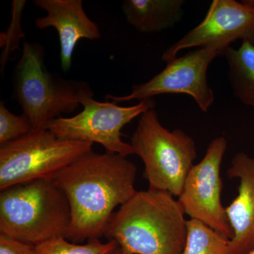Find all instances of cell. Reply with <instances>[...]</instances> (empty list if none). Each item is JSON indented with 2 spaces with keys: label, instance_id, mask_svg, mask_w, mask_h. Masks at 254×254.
<instances>
[{
  "label": "cell",
  "instance_id": "6da1fadb",
  "mask_svg": "<svg viewBox=\"0 0 254 254\" xmlns=\"http://www.w3.org/2000/svg\"><path fill=\"white\" fill-rule=\"evenodd\" d=\"M136 165L126 157L93 150L60 172L53 179L71 209L66 239L76 243L105 236L115 209L136 193Z\"/></svg>",
  "mask_w": 254,
  "mask_h": 254
},
{
  "label": "cell",
  "instance_id": "7a4b0ae2",
  "mask_svg": "<svg viewBox=\"0 0 254 254\" xmlns=\"http://www.w3.org/2000/svg\"><path fill=\"white\" fill-rule=\"evenodd\" d=\"M185 213L168 192L137 190L113 214L105 236L128 254H182Z\"/></svg>",
  "mask_w": 254,
  "mask_h": 254
},
{
  "label": "cell",
  "instance_id": "3957f363",
  "mask_svg": "<svg viewBox=\"0 0 254 254\" xmlns=\"http://www.w3.org/2000/svg\"><path fill=\"white\" fill-rule=\"evenodd\" d=\"M67 197L53 178L20 184L0 193V234L38 245L67 237L71 225Z\"/></svg>",
  "mask_w": 254,
  "mask_h": 254
},
{
  "label": "cell",
  "instance_id": "277c9868",
  "mask_svg": "<svg viewBox=\"0 0 254 254\" xmlns=\"http://www.w3.org/2000/svg\"><path fill=\"white\" fill-rule=\"evenodd\" d=\"M45 55L39 43L25 42L13 75L14 99L29 119L33 129L45 128L63 114L77 110L82 100L94 96L87 82L64 79L49 72Z\"/></svg>",
  "mask_w": 254,
  "mask_h": 254
},
{
  "label": "cell",
  "instance_id": "5b68a950",
  "mask_svg": "<svg viewBox=\"0 0 254 254\" xmlns=\"http://www.w3.org/2000/svg\"><path fill=\"white\" fill-rule=\"evenodd\" d=\"M130 144L144 165L148 189L180 196L196 158L194 140L181 129L163 127L153 107L140 116Z\"/></svg>",
  "mask_w": 254,
  "mask_h": 254
},
{
  "label": "cell",
  "instance_id": "8992f818",
  "mask_svg": "<svg viewBox=\"0 0 254 254\" xmlns=\"http://www.w3.org/2000/svg\"><path fill=\"white\" fill-rule=\"evenodd\" d=\"M93 143L62 139L46 128L0 146V190L26 182L54 178L88 152Z\"/></svg>",
  "mask_w": 254,
  "mask_h": 254
},
{
  "label": "cell",
  "instance_id": "52a82bcc",
  "mask_svg": "<svg viewBox=\"0 0 254 254\" xmlns=\"http://www.w3.org/2000/svg\"><path fill=\"white\" fill-rule=\"evenodd\" d=\"M83 110L71 118L55 119L45 127L62 139L73 140L103 145L108 153L123 157L133 154L130 143L122 139L125 125L155 107L153 99L142 100L129 107L116 103H102L93 98L82 100Z\"/></svg>",
  "mask_w": 254,
  "mask_h": 254
},
{
  "label": "cell",
  "instance_id": "ba28073f",
  "mask_svg": "<svg viewBox=\"0 0 254 254\" xmlns=\"http://www.w3.org/2000/svg\"><path fill=\"white\" fill-rule=\"evenodd\" d=\"M223 50L217 47L198 48L167 64L163 71L151 79L134 85L129 94L124 96L106 95L114 103L133 100H146L163 94H184L193 98L203 112L208 111L215 100L213 89L208 82V69Z\"/></svg>",
  "mask_w": 254,
  "mask_h": 254
},
{
  "label": "cell",
  "instance_id": "9c48e42d",
  "mask_svg": "<svg viewBox=\"0 0 254 254\" xmlns=\"http://www.w3.org/2000/svg\"><path fill=\"white\" fill-rule=\"evenodd\" d=\"M227 140L218 137L210 142L203 159L190 169L178 201L185 215L199 220L222 236L230 239L232 231L221 202L220 168Z\"/></svg>",
  "mask_w": 254,
  "mask_h": 254
},
{
  "label": "cell",
  "instance_id": "30bf717a",
  "mask_svg": "<svg viewBox=\"0 0 254 254\" xmlns=\"http://www.w3.org/2000/svg\"><path fill=\"white\" fill-rule=\"evenodd\" d=\"M238 40L254 44V0H214L203 21L165 50L162 60L170 63L187 48L224 50Z\"/></svg>",
  "mask_w": 254,
  "mask_h": 254
},
{
  "label": "cell",
  "instance_id": "8fae6325",
  "mask_svg": "<svg viewBox=\"0 0 254 254\" xmlns=\"http://www.w3.org/2000/svg\"><path fill=\"white\" fill-rule=\"evenodd\" d=\"M34 4L46 11L35 20L37 28L53 27L59 35L61 67L68 72L72 65L73 51L81 39L95 41L101 38L99 26L88 17L82 0H34Z\"/></svg>",
  "mask_w": 254,
  "mask_h": 254
},
{
  "label": "cell",
  "instance_id": "7c38bea8",
  "mask_svg": "<svg viewBox=\"0 0 254 254\" xmlns=\"http://www.w3.org/2000/svg\"><path fill=\"white\" fill-rule=\"evenodd\" d=\"M230 178L240 181L238 195L225 208L232 231V254H248L254 249V158L239 153L227 170Z\"/></svg>",
  "mask_w": 254,
  "mask_h": 254
},
{
  "label": "cell",
  "instance_id": "4fadbf2b",
  "mask_svg": "<svg viewBox=\"0 0 254 254\" xmlns=\"http://www.w3.org/2000/svg\"><path fill=\"white\" fill-rule=\"evenodd\" d=\"M184 0H125L127 21L138 32L157 33L173 28L181 19Z\"/></svg>",
  "mask_w": 254,
  "mask_h": 254
},
{
  "label": "cell",
  "instance_id": "5bb4252c",
  "mask_svg": "<svg viewBox=\"0 0 254 254\" xmlns=\"http://www.w3.org/2000/svg\"><path fill=\"white\" fill-rule=\"evenodd\" d=\"M228 64V78L233 95L247 106L254 108V44L243 41L237 49L222 51Z\"/></svg>",
  "mask_w": 254,
  "mask_h": 254
},
{
  "label": "cell",
  "instance_id": "9a60e30c",
  "mask_svg": "<svg viewBox=\"0 0 254 254\" xmlns=\"http://www.w3.org/2000/svg\"><path fill=\"white\" fill-rule=\"evenodd\" d=\"M182 254H232L230 240L199 220L187 222L186 244Z\"/></svg>",
  "mask_w": 254,
  "mask_h": 254
},
{
  "label": "cell",
  "instance_id": "2e32d148",
  "mask_svg": "<svg viewBox=\"0 0 254 254\" xmlns=\"http://www.w3.org/2000/svg\"><path fill=\"white\" fill-rule=\"evenodd\" d=\"M119 247L115 241L100 242L99 239L78 245L64 237H57L36 246V254H110Z\"/></svg>",
  "mask_w": 254,
  "mask_h": 254
},
{
  "label": "cell",
  "instance_id": "e0dca14e",
  "mask_svg": "<svg viewBox=\"0 0 254 254\" xmlns=\"http://www.w3.org/2000/svg\"><path fill=\"white\" fill-rule=\"evenodd\" d=\"M33 130L31 121L26 115H16L0 102V146L18 139Z\"/></svg>",
  "mask_w": 254,
  "mask_h": 254
},
{
  "label": "cell",
  "instance_id": "ac0fdd59",
  "mask_svg": "<svg viewBox=\"0 0 254 254\" xmlns=\"http://www.w3.org/2000/svg\"><path fill=\"white\" fill-rule=\"evenodd\" d=\"M0 254H36V246L0 234Z\"/></svg>",
  "mask_w": 254,
  "mask_h": 254
},
{
  "label": "cell",
  "instance_id": "d6986e66",
  "mask_svg": "<svg viewBox=\"0 0 254 254\" xmlns=\"http://www.w3.org/2000/svg\"><path fill=\"white\" fill-rule=\"evenodd\" d=\"M110 254H128L127 253H125V252H124L123 250H122L120 248V247H118V248L116 249L113 253H111Z\"/></svg>",
  "mask_w": 254,
  "mask_h": 254
},
{
  "label": "cell",
  "instance_id": "ffe728a7",
  "mask_svg": "<svg viewBox=\"0 0 254 254\" xmlns=\"http://www.w3.org/2000/svg\"><path fill=\"white\" fill-rule=\"evenodd\" d=\"M248 254H254V249L252 251V252H250V253Z\"/></svg>",
  "mask_w": 254,
  "mask_h": 254
}]
</instances>
